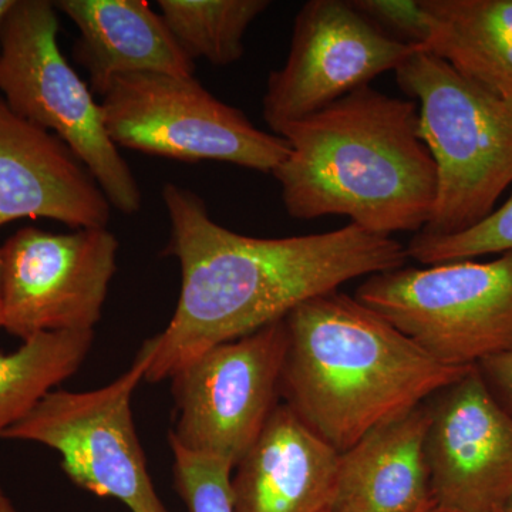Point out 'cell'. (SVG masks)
I'll use <instances>...</instances> for the list:
<instances>
[{
    "mask_svg": "<svg viewBox=\"0 0 512 512\" xmlns=\"http://www.w3.org/2000/svg\"><path fill=\"white\" fill-rule=\"evenodd\" d=\"M170 220L165 254L180 262L177 308L150 338L154 357L144 379H170L194 357L285 319L303 302L346 282L406 265L407 249L393 237L349 222L320 234L255 238L224 228L200 195L167 183Z\"/></svg>",
    "mask_w": 512,
    "mask_h": 512,
    "instance_id": "obj_1",
    "label": "cell"
},
{
    "mask_svg": "<svg viewBox=\"0 0 512 512\" xmlns=\"http://www.w3.org/2000/svg\"><path fill=\"white\" fill-rule=\"evenodd\" d=\"M278 136L289 154L272 175L295 220L342 215L386 237L419 234L430 221L436 164L420 137L416 101L362 87Z\"/></svg>",
    "mask_w": 512,
    "mask_h": 512,
    "instance_id": "obj_2",
    "label": "cell"
},
{
    "mask_svg": "<svg viewBox=\"0 0 512 512\" xmlns=\"http://www.w3.org/2000/svg\"><path fill=\"white\" fill-rule=\"evenodd\" d=\"M285 322L281 396L339 453L426 403L473 367L437 362L340 289L303 302Z\"/></svg>",
    "mask_w": 512,
    "mask_h": 512,
    "instance_id": "obj_3",
    "label": "cell"
},
{
    "mask_svg": "<svg viewBox=\"0 0 512 512\" xmlns=\"http://www.w3.org/2000/svg\"><path fill=\"white\" fill-rule=\"evenodd\" d=\"M394 74L419 107L420 137L436 164V202L420 232L447 237L467 231L512 185V103L424 50Z\"/></svg>",
    "mask_w": 512,
    "mask_h": 512,
    "instance_id": "obj_4",
    "label": "cell"
},
{
    "mask_svg": "<svg viewBox=\"0 0 512 512\" xmlns=\"http://www.w3.org/2000/svg\"><path fill=\"white\" fill-rule=\"evenodd\" d=\"M56 6L15 0L0 37V96L22 119L55 134L100 185L111 207L133 215L141 190L110 140L92 89L60 50Z\"/></svg>",
    "mask_w": 512,
    "mask_h": 512,
    "instance_id": "obj_5",
    "label": "cell"
},
{
    "mask_svg": "<svg viewBox=\"0 0 512 512\" xmlns=\"http://www.w3.org/2000/svg\"><path fill=\"white\" fill-rule=\"evenodd\" d=\"M355 298L446 366H478L512 350V252L404 265L367 276Z\"/></svg>",
    "mask_w": 512,
    "mask_h": 512,
    "instance_id": "obj_6",
    "label": "cell"
},
{
    "mask_svg": "<svg viewBox=\"0 0 512 512\" xmlns=\"http://www.w3.org/2000/svg\"><path fill=\"white\" fill-rule=\"evenodd\" d=\"M100 107L117 147L150 156L222 161L272 174L289 154L284 137L259 130L194 76L123 74L110 83Z\"/></svg>",
    "mask_w": 512,
    "mask_h": 512,
    "instance_id": "obj_7",
    "label": "cell"
},
{
    "mask_svg": "<svg viewBox=\"0 0 512 512\" xmlns=\"http://www.w3.org/2000/svg\"><path fill=\"white\" fill-rule=\"evenodd\" d=\"M153 357L147 339L119 379L92 392L53 390L0 439L59 451L64 473L77 487L116 498L131 512H170L154 490L131 413V397Z\"/></svg>",
    "mask_w": 512,
    "mask_h": 512,
    "instance_id": "obj_8",
    "label": "cell"
},
{
    "mask_svg": "<svg viewBox=\"0 0 512 512\" xmlns=\"http://www.w3.org/2000/svg\"><path fill=\"white\" fill-rule=\"evenodd\" d=\"M285 319L194 357L173 376L170 443L237 467L279 406Z\"/></svg>",
    "mask_w": 512,
    "mask_h": 512,
    "instance_id": "obj_9",
    "label": "cell"
},
{
    "mask_svg": "<svg viewBox=\"0 0 512 512\" xmlns=\"http://www.w3.org/2000/svg\"><path fill=\"white\" fill-rule=\"evenodd\" d=\"M119 241L107 228L19 229L0 247L3 328L37 333L93 330L116 274Z\"/></svg>",
    "mask_w": 512,
    "mask_h": 512,
    "instance_id": "obj_10",
    "label": "cell"
},
{
    "mask_svg": "<svg viewBox=\"0 0 512 512\" xmlns=\"http://www.w3.org/2000/svg\"><path fill=\"white\" fill-rule=\"evenodd\" d=\"M419 47L384 33L345 0H309L293 22L291 49L269 74L262 114L272 133L325 109L380 74L396 72Z\"/></svg>",
    "mask_w": 512,
    "mask_h": 512,
    "instance_id": "obj_11",
    "label": "cell"
},
{
    "mask_svg": "<svg viewBox=\"0 0 512 512\" xmlns=\"http://www.w3.org/2000/svg\"><path fill=\"white\" fill-rule=\"evenodd\" d=\"M431 491L440 507L501 512L512 500V413L478 366L427 400Z\"/></svg>",
    "mask_w": 512,
    "mask_h": 512,
    "instance_id": "obj_12",
    "label": "cell"
},
{
    "mask_svg": "<svg viewBox=\"0 0 512 512\" xmlns=\"http://www.w3.org/2000/svg\"><path fill=\"white\" fill-rule=\"evenodd\" d=\"M111 205L69 147L18 116L0 96V227L49 218L67 227L106 228Z\"/></svg>",
    "mask_w": 512,
    "mask_h": 512,
    "instance_id": "obj_13",
    "label": "cell"
},
{
    "mask_svg": "<svg viewBox=\"0 0 512 512\" xmlns=\"http://www.w3.org/2000/svg\"><path fill=\"white\" fill-rule=\"evenodd\" d=\"M339 451L279 403L231 477L234 512H326Z\"/></svg>",
    "mask_w": 512,
    "mask_h": 512,
    "instance_id": "obj_14",
    "label": "cell"
},
{
    "mask_svg": "<svg viewBox=\"0 0 512 512\" xmlns=\"http://www.w3.org/2000/svg\"><path fill=\"white\" fill-rule=\"evenodd\" d=\"M429 404L380 424L339 454L332 512H429Z\"/></svg>",
    "mask_w": 512,
    "mask_h": 512,
    "instance_id": "obj_15",
    "label": "cell"
},
{
    "mask_svg": "<svg viewBox=\"0 0 512 512\" xmlns=\"http://www.w3.org/2000/svg\"><path fill=\"white\" fill-rule=\"evenodd\" d=\"M55 6L79 29L73 56L97 96L123 74L194 76V62L146 0H60Z\"/></svg>",
    "mask_w": 512,
    "mask_h": 512,
    "instance_id": "obj_16",
    "label": "cell"
},
{
    "mask_svg": "<svg viewBox=\"0 0 512 512\" xmlns=\"http://www.w3.org/2000/svg\"><path fill=\"white\" fill-rule=\"evenodd\" d=\"M424 52L512 103V0H421Z\"/></svg>",
    "mask_w": 512,
    "mask_h": 512,
    "instance_id": "obj_17",
    "label": "cell"
},
{
    "mask_svg": "<svg viewBox=\"0 0 512 512\" xmlns=\"http://www.w3.org/2000/svg\"><path fill=\"white\" fill-rule=\"evenodd\" d=\"M93 340L94 330L43 332L10 355L0 353V436L79 370Z\"/></svg>",
    "mask_w": 512,
    "mask_h": 512,
    "instance_id": "obj_18",
    "label": "cell"
},
{
    "mask_svg": "<svg viewBox=\"0 0 512 512\" xmlns=\"http://www.w3.org/2000/svg\"><path fill=\"white\" fill-rule=\"evenodd\" d=\"M165 25L192 62L214 66L242 59L249 26L269 8V0H158Z\"/></svg>",
    "mask_w": 512,
    "mask_h": 512,
    "instance_id": "obj_19",
    "label": "cell"
},
{
    "mask_svg": "<svg viewBox=\"0 0 512 512\" xmlns=\"http://www.w3.org/2000/svg\"><path fill=\"white\" fill-rule=\"evenodd\" d=\"M407 256L421 265L464 261L512 252V194L500 208L473 228L447 237L414 234Z\"/></svg>",
    "mask_w": 512,
    "mask_h": 512,
    "instance_id": "obj_20",
    "label": "cell"
},
{
    "mask_svg": "<svg viewBox=\"0 0 512 512\" xmlns=\"http://www.w3.org/2000/svg\"><path fill=\"white\" fill-rule=\"evenodd\" d=\"M175 490L190 512H234L231 477L234 468L220 458L190 453L171 444Z\"/></svg>",
    "mask_w": 512,
    "mask_h": 512,
    "instance_id": "obj_21",
    "label": "cell"
},
{
    "mask_svg": "<svg viewBox=\"0 0 512 512\" xmlns=\"http://www.w3.org/2000/svg\"><path fill=\"white\" fill-rule=\"evenodd\" d=\"M353 8L387 35L423 49L430 37L421 0H350Z\"/></svg>",
    "mask_w": 512,
    "mask_h": 512,
    "instance_id": "obj_22",
    "label": "cell"
},
{
    "mask_svg": "<svg viewBox=\"0 0 512 512\" xmlns=\"http://www.w3.org/2000/svg\"><path fill=\"white\" fill-rule=\"evenodd\" d=\"M491 392L512 413V350L478 365Z\"/></svg>",
    "mask_w": 512,
    "mask_h": 512,
    "instance_id": "obj_23",
    "label": "cell"
},
{
    "mask_svg": "<svg viewBox=\"0 0 512 512\" xmlns=\"http://www.w3.org/2000/svg\"><path fill=\"white\" fill-rule=\"evenodd\" d=\"M13 5H15V0H0V37H2V29L3 25H5L6 16L9 15Z\"/></svg>",
    "mask_w": 512,
    "mask_h": 512,
    "instance_id": "obj_24",
    "label": "cell"
},
{
    "mask_svg": "<svg viewBox=\"0 0 512 512\" xmlns=\"http://www.w3.org/2000/svg\"><path fill=\"white\" fill-rule=\"evenodd\" d=\"M0 328H3L2 266H0Z\"/></svg>",
    "mask_w": 512,
    "mask_h": 512,
    "instance_id": "obj_25",
    "label": "cell"
},
{
    "mask_svg": "<svg viewBox=\"0 0 512 512\" xmlns=\"http://www.w3.org/2000/svg\"><path fill=\"white\" fill-rule=\"evenodd\" d=\"M0 512H15L12 510V507H10L8 501H6V498L3 497L2 494H0Z\"/></svg>",
    "mask_w": 512,
    "mask_h": 512,
    "instance_id": "obj_26",
    "label": "cell"
},
{
    "mask_svg": "<svg viewBox=\"0 0 512 512\" xmlns=\"http://www.w3.org/2000/svg\"><path fill=\"white\" fill-rule=\"evenodd\" d=\"M429 512H457L453 510H448V508L440 507V505H434L433 508Z\"/></svg>",
    "mask_w": 512,
    "mask_h": 512,
    "instance_id": "obj_27",
    "label": "cell"
},
{
    "mask_svg": "<svg viewBox=\"0 0 512 512\" xmlns=\"http://www.w3.org/2000/svg\"><path fill=\"white\" fill-rule=\"evenodd\" d=\"M501 512H512V500L510 501V503L505 505L504 510Z\"/></svg>",
    "mask_w": 512,
    "mask_h": 512,
    "instance_id": "obj_28",
    "label": "cell"
},
{
    "mask_svg": "<svg viewBox=\"0 0 512 512\" xmlns=\"http://www.w3.org/2000/svg\"><path fill=\"white\" fill-rule=\"evenodd\" d=\"M326 512H332V511L329 510V511H326Z\"/></svg>",
    "mask_w": 512,
    "mask_h": 512,
    "instance_id": "obj_29",
    "label": "cell"
}]
</instances>
